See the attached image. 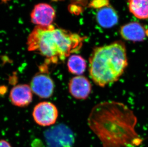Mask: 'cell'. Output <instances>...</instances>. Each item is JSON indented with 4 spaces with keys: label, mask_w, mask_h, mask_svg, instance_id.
<instances>
[{
    "label": "cell",
    "mask_w": 148,
    "mask_h": 147,
    "mask_svg": "<svg viewBox=\"0 0 148 147\" xmlns=\"http://www.w3.org/2000/svg\"><path fill=\"white\" fill-rule=\"evenodd\" d=\"M88 125L103 147H138L143 139L136 132V116L119 102H101L93 107Z\"/></svg>",
    "instance_id": "1"
},
{
    "label": "cell",
    "mask_w": 148,
    "mask_h": 147,
    "mask_svg": "<svg viewBox=\"0 0 148 147\" xmlns=\"http://www.w3.org/2000/svg\"><path fill=\"white\" fill-rule=\"evenodd\" d=\"M82 38L79 35L53 25L36 26L27 38L29 51L45 57L49 64H57L80 50Z\"/></svg>",
    "instance_id": "2"
},
{
    "label": "cell",
    "mask_w": 148,
    "mask_h": 147,
    "mask_svg": "<svg viewBox=\"0 0 148 147\" xmlns=\"http://www.w3.org/2000/svg\"><path fill=\"white\" fill-rule=\"evenodd\" d=\"M128 65L126 46L122 41L97 47L89 58L90 76L102 88L119 80Z\"/></svg>",
    "instance_id": "3"
},
{
    "label": "cell",
    "mask_w": 148,
    "mask_h": 147,
    "mask_svg": "<svg viewBox=\"0 0 148 147\" xmlns=\"http://www.w3.org/2000/svg\"><path fill=\"white\" fill-rule=\"evenodd\" d=\"M48 147H73L74 135L68 127L60 124L52 127L44 133Z\"/></svg>",
    "instance_id": "4"
},
{
    "label": "cell",
    "mask_w": 148,
    "mask_h": 147,
    "mask_svg": "<svg viewBox=\"0 0 148 147\" xmlns=\"http://www.w3.org/2000/svg\"><path fill=\"white\" fill-rule=\"evenodd\" d=\"M33 117L35 122L41 126H50L56 123L58 110L54 104L49 102H42L34 108Z\"/></svg>",
    "instance_id": "5"
},
{
    "label": "cell",
    "mask_w": 148,
    "mask_h": 147,
    "mask_svg": "<svg viewBox=\"0 0 148 147\" xmlns=\"http://www.w3.org/2000/svg\"><path fill=\"white\" fill-rule=\"evenodd\" d=\"M31 22L38 27H48L52 25L56 12L51 6L46 3L36 4L31 13Z\"/></svg>",
    "instance_id": "6"
},
{
    "label": "cell",
    "mask_w": 148,
    "mask_h": 147,
    "mask_svg": "<svg viewBox=\"0 0 148 147\" xmlns=\"http://www.w3.org/2000/svg\"><path fill=\"white\" fill-rule=\"evenodd\" d=\"M32 92L42 99L51 97L54 89L52 79L47 74L40 73L34 76L30 84Z\"/></svg>",
    "instance_id": "7"
},
{
    "label": "cell",
    "mask_w": 148,
    "mask_h": 147,
    "mask_svg": "<svg viewBox=\"0 0 148 147\" xmlns=\"http://www.w3.org/2000/svg\"><path fill=\"white\" fill-rule=\"evenodd\" d=\"M92 89L88 78L83 76L72 78L69 84V90L73 97L78 99H85L89 96Z\"/></svg>",
    "instance_id": "8"
},
{
    "label": "cell",
    "mask_w": 148,
    "mask_h": 147,
    "mask_svg": "<svg viewBox=\"0 0 148 147\" xmlns=\"http://www.w3.org/2000/svg\"><path fill=\"white\" fill-rule=\"evenodd\" d=\"M9 97L14 105L19 107H25L32 101V91L28 85H17L12 89Z\"/></svg>",
    "instance_id": "9"
},
{
    "label": "cell",
    "mask_w": 148,
    "mask_h": 147,
    "mask_svg": "<svg viewBox=\"0 0 148 147\" xmlns=\"http://www.w3.org/2000/svg\"><path fill=\"white\" fill-rule=\"evenodd\" d=\"M120 34L126 40L132 42H140L147 36V32L144 27L137 22L126 24L121 27Z\"/></svg>",
    "instance_id": "10"
},
{
    "label": "cell",
    "mask_w": 148,
    "mask_h": 147,
    "mask_svg": "<svg viewBox=\"0 0 148 147\" xmlns=\"http://www.w3.org/2000/svg\"><path fill=\"white\" fill-rule=\"evenodd\" d=\"M97 20L101 27L109 28L117 24L119 16L116 11L108 6L99 9L97 13Z\"/></svg>",
    "instance_id": "11"
},
{
    "label": "cell",
    "mask_w": 148,
    "mask_h": 147,
    "mask_svg": "<svg viewBox=\"0 0 148 147\" xmlns=\"http://www.w3.org/2000/svg\"><path fill=\"white\" fill-rule=\"evenodd\" d=\"M129 8L130 13L136 18H148V0H130Z\"/></svg>",
    "instance_id": "12"
},
{
    "label": "cell",
    "mask_w": 148,
    "mask_h": 147,
    "mask_svg": "<svg viewBox=\"0 0 148 147\" xmlns=\"http://www.w3.org/2000/svg\"><path fill=\"white\" fill-rule=\"evenodd\" d=\"M67 67L71 73L81 76L86 70V61L81 56L72 54L68 60Z\"/></svg>",
    "instance_id": "13"
},
{
    "label": "cell",
    "mask_w": 148,
    "mask_h": 147,
    "mask_svg": "<svg viewBox=\"0 0 148 147\" xmlns=\"http://www.w3.org/2000/svg\"><path fill=\"white\" fill-rule=\"evenodd\" d=\"M0 147H12L8 142L5 140H0Z\"/></svg>",
    "instance_id": "14"
}]
</instances>
